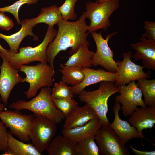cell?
<instances>
[{
	"instance_id": "cell-1",
	"label": "cell",
	"mask_w": 155,
	"mask_h": 155,
	"mask_svg": "<svg viewBox=\"0 0 155 155\" xmlns=\"http://www.w3.org/2000/svg\"><path fill=\"white\" fill-rule=\"evenodd\" d=\"M86 18L82 13L77 20L70 22L62 19L57 24L58 29L53 40L48 45L46 50L47 62L54 68L55 59L61 51L71 48L69 55L76 53L80 46L89 45L87 38L88 31Z\"/></svg>"
},
{
	"instance_id": "cell-2",
	"label": "cell",
	"mask_w": 155,
	"mask_h": 155,
	"mask_svg": "<svg viewBox=\"0 0 155 155\" xmlns=\"http://www.w3.org/2000/svg\"><path fill=\"white\" fill-rule=\"evenodd\" d=\"M51 89L49 87H43L38 94L30 100H19L11 104L9 108L19 111L30 110L35 114L44 117L58 124L65 117L55 106L52 99Z\"/></svg>"
},
{
	"instance_id": "cell-3",
	"label": "cell",
	"mask_w": 155,
	"mask_h": 155,
	"mask_svg": "<svg viewBox=\"0 0 155 155\" xmlns=\"http://www.w3.org/2000/svg\"><path fill=\"white\" fill-rule=\"evenodd\" d=\"M99 83L98 89L92 91L84 90L78 95V98L95 111L102 125L109 126L110 123L107 117L108 100L111 96L119 92V90L114 82L102 81Z\"/></svg>"
},
{
	"instance_id": "cell-4",
	"label": "cell",
	"mask_w": 155,
	"mask_h": 155,
	"mask_svg": "<svg viewBox=\"0 0 155 155\" xmlns=\"http://www.w3.org/2000/svg\"><path fill=\"white\" fill-rule=\"evenodd\" d=\"M18 69L26 75L24 82L29 84L28 90L24 92L28 99L35 96L40 88L53 86L55 69L47 63L40 62L34 66L22 65Z\"/></svg>"
},
{
	"instance_id": "cell-5",
	"label": "cell",
	"mask_w": 155,
	"mask_h": 155,
	"mask_svg": "<svg viewBox=\"0 0 155 155\" xmlns=\"http://www.w3.org/2000/svg\"><path fill=\"white\" fill-rule=\"evenodd\" d=\"M119 0H103L99 2L86 3V11L83 13L90 20L89 33L102 29L106 31L110 26L109 18L120 7Z\"/></svg>"
},
{
	"instance_id": "cell-6",
	"label": "cell",
	"mask_w": 155,
	"mask_h": 155,
	"mask_svg": "<svg viewBox=\"0 0 155 155\" xmlns=\"http://www.w3.org/2000/svg\"><path fill=\"white\" fill-rule=\"evenodd\" d=\"M57 32L53 27L48 26L44 39L40 44L33 47L30 46L21 47L17 53H12L7 60L17 69L21 65L34 61L47 63L46 50L49 44L54 39Z\"/></svg>"
},
{
	"instance_id": "cell-7",
	"label": "cell",
	"mask_w": 155,
	"mask_h": 155,
	"mask_svg": "<svg viewBox=\"0 0 155 155\" xmlns=\"http://www.w3.org/2000/svg\"><path fill=\"white\" fill-rule=\"evenodd\" d=\"M34 115L24 114L19 111L6 110L0 112V118L11 135L19 140L26 142L30 140V135Z\"/></svg>"
},
{
	"instance_id": "cell-8",
	"label": "cell",
	"mask_w": 155,
	"mask_h": 155,
	"mask_svg": "<svg viewBox=\"0 0 155 155\" xmlns=\"http://www.w3.org/2000/svg\"><path fill=\"white\" fill-rule=\"evenodd\" d=\"M34 119L30 133L31 144L41 154L46 150L55 136L56 124L48 118L34 114Z\"/></svg>"
},
{
	"instance_id": "cell-9",
	"label": "cell",
	"mask_w": 155,
	"mask_h": 155,
	"mask_svg": "<svg viewBox=\"0 0 155 155\" xmlns=\"http://www.w3.org/2000/svg\"><path fill=\"white\" fill-rule=\"evenodd\" d=\"M100 155H129L125 144L109 126L102 125L95 136Z\"/></svg>"
},
{
	"instance_id": "cell-10",
	"label": "cell",
	"mask_w": 155,
	"mask_h": 155,
	"mask_svg": "<svg viewBox=\"0 0 155 155\" xmlns=\"http://www.w3.org/2000/svg\"><path fill=\"white\" fill-rule=\"evenodd\" d=\"M117 33H108L105 38L103 37L101 32H93L90 33L96 47V51L94 53L92 58V65L94 67L100 65L108 71L116 72L117 65L113 59V52L109 46L108 41Z\"/></svg>"
},
{
	"instance_id": "cell-11",
	"label": "cell",
	"mask_w": 155,
	"mask_h": 155,
	"mask_svg": "<svg viewBox=\"0 0 155 155\" xmlns=\"http://www.w3.org/2000/svg\"><path fill=\"white\" fill-rule=\"evenodd\" d=\"M123 56L122 61L117 60L116 62L117 65L115 82L116 85H125L132 81L150 78L151 71L144 72V66L137 65L131 61L133 57L131 52L123 53Z\"/></svg>"
},
{
	"instance_id": "cell-12",
	"label": "cell",
	"mask_w": 155,
	"mask_h": 155,
	"mask_svg": "<svg viewBox=\"0 0 155 155\" xmlns=\"http://www.w3.org/2000/svg\"><path fill=\"white\" fill-rule=\"evenodd\" d=\"M127 85L118 86L120 94L116 96L115 101L122 104L123 115L125 117L130 116L138 108V106H146L142 98V94L135 81L128 83Z\"/></svg>"
},
{
	"instance_id": "cell-13",
	"label": "cell",
	"mask_w": 155,
	"mask_h": 155,
	"mask_svg": "<svg viewBox=\"0 0 155 155\" xmlns=\"http://www.w3.org/2000/svg\"><path fill=\"white\" fill-rule=\"evenodd\" d=\"M3 63L0 66V95L4 104L7 106L12 90L20 82H23L24 78L19 74V71L14 68L6 59L1 57Z\"/></svg>"
},
{
	"instance_id": "cell-14",
	"label": "cell",
	"mask_w": 155,
	"mask_h": 155,
	"mask_svg": "<svg viewBox=\"0 0 155 155\" xmlns=\"http://www.w3.org/2000/svg\"><path fill=\"white\" fill-rule=\"evenodd\" d=\"M113 107V111L115 115L112 123L109 126L115 134L121 139L125 144L133 138H145L143 135L141 134L134 127L127 121L121 119L119 112L121 109L120 103L115 101Z\"/></svg>"
},
{
	"instance_id": "cell-15",
	"label": "cell",
	"mask_w": 155,
	"mask_h": 155,
	"mask_svg": "<svg viewBox=\"0 0 155 155\" xmlns=\"http://www.w3.org/2000/svg\"><path fill=\"white\" fill-rule=\"evenodd\" d=\"M140 41L131 44V47L135 51L134 58L136 61L142 60L143 66L148 70H155V41L142 37Z\"/></svg>"
},
{
	"instance_id": "cell-16",
	"label": "cell",
	"mask_w": 155,
	"mask_h": 155,
	"mask_svg": "<svg viewBox=\"0 0 155 155\" xmlns=\"http://www.w3.org/2000/svg\"><path fill=\"white\" fill-rule=\"evenodd\" d=\"M85 77L83 81L79 84L73 86V91L75 95H78L86 87L102 81L115 82V73L104 71L101 69L95 70L88 67L82 68Z\"/></svg>"
},
{
	"instance_id": "cell-17",
	"label": "cell",
	"mask_w": 155,
	"mask_h": 155,
	"mask_svg": "<svg viewBox=\"0 0 155 155\" xmlns=\"http://www.w3.org/2000/svg\"><path fill=\"white\" fill-rule=\"evenodd\" d=\"M102 126L99 118L90 121L85 125L71 128H63L62 133L64 135L77 143L92 136H95Z\"/></svg>"
},
{
	"instance_id": "cell-18",
	"label": "cell",
	"mask_w": 155,
	"mask_h": 155,
	"mask_svg": "<svg viewBox=\"0 0 155 155\" xmlns=\"http://www.w3.org/2000/svg\"><path fill=\"white\" fill-rule=\"evenodd\" d=\"M129 122L143 135L142 130L152 128L155 123V106L141 107L135 110L130 115Z\"/></svg>"
},
{
	"instance_id": "cell-19",
	"label": "cell",
	"mask_w": 155,
	"mask_h": 155,
	"mask_svg": "<svg viewBox=\"0 0 155 155\" xmlns=\"http://www.w3.org/2000/svg\"><path fill=\"white\" fill-rule=\"evenodd\" d=\"M63 128L71 129L82 126L90 121L99 118L95 111L87 104L78 106L65 117Z\"/></svg>"
},
{
	"instance_id": "cell-20",
	"label": "cell",
	"mask_w": 155,
	"mask_h": 155,
	"mask_svg": "<svg viewBox=\"0 0 155 155\" xmlns=\"http://www.w3.org/2000/svg\"><path fill=\"white\" fill-rule=\"evenodd\" d=\"M77 143L64 135H58L52 139L46 150L49 155H75Z\"/></svg>"
},
{
	"instance_id": "cell-21",
	"label": "cell",
	"mask_w": 155,
	"mask_h": 155,
	"mask_svg": "<svg viewBox=\"0 0 155 155\" xmlns=\"http://www.w3.org/2000/svg\"><path fill=\"white\" fill-rule=\"evenodd\" d=\"M62 19L58 7L55 5L47 7H43L38 16L30 19H25L24 20L32 27L40 23H44L49 26H53Z\"/></svg>"
},
{
	"instance_id": "cell-22",
	"label": "cell",
	"mask_w": 155,
	"mask_h": 155,
	"mask_svg": "<svg viewBox=\"0 0 155 155\" xmlns=\"http://www.w3.org/2000/svg\"><path fill=\"white\" fill-rule=\"evenodd\" d=\"M3 155H41L31 143L18 140L9 132L7 145Z\"/></svg>"
},
{
	"instance_id": "cell-23",
	"label": "cell",
	"mask_w": 155,
	"mask_h": 155,
	"mask_svg": "<svg viewBox=\"0 0 155 155\" xmlns=\"http://www.w3.org/2000/svg\"><path fill=\"white\" fill-rule=\"evenodd\" d=\"M21 27L18 32L10 35H6L0 33V38L4 40L8 44L10 50L14 53H17L18 52L20 44L23 39L26 36H33L35 40L38 38L32 32V28L24 20L21 22Z\"/></svg>"
},
{
	"instance_id": "cell-24",
	"label": "cell",
	"mask_w": 155,
	"mask_h": 155,
	"mask_svg": "<svg viewBox=\"0 0 155 155\" xmlns=\"http://www.w3.org/2000/svg\"><path fill=\"white\" fill-rule=\"evenodd\" d=\"M89 45H81L77 51L71 55L64 65L71 67L90 68L92 66V58L94 52L89 49Z\"/></svg>"
},
{
	"instance_id": "cell-25",
	"label": "cell",
	"mask_w": 155,
	"mask_h": 155,
	"mask_svg": "<svg viewBox=\"0 0 155 155\" xmlns=\"http://www.w3.org/2000/svg\"><path fill=\"white\" fill-rule=\"evenodd\" d=\"M59 70L62 74V81L67 84L75 86L81 83L84 80L85 75L80 67H71L61 63Z\"/></svg>"
},
{
	"instance_id": "cell-26",
	"label": "cell",
	"mask_w": 155,
	"mask_h": 155,
	"mask_svg": "<svg viewBox=\"0 0 155 155\" xmlns=\"http://www.w3.org/2000/svg\"><path fill=\"white\" fill-rule=\"evenodd\" d=\"M137 84L144 97L145 105L155 106V79H141Z\"/></svg>"
},
{
	"instance_id": "cell-27",
	"label": "cell",
	"mask_w": 155,
	"mask_h": 155,
	"mask_svg": "<svg viewBox=\"0 0 155 155\" xmlns=\"http://www.w3.org/2000/svg\"><path fill=\"white\" fill-rule=\"evenodd\" d=\"M95 136H90L76 144L75 155H99V150L95 142Z\"/></svg>"
},
{
	"instance_id": "cell-28",
	"label": "cell",
	"mask_w": 155,
	"mask_h": 155,
	"mask_svg": "<svg viewBox=\"0 0 155 155\" xmlns=\"http://www.w3.org/2000/svg\"><path fill=\"white\" fill-rule=\"evenodd\" d=\"M71 86L61 80L55 83L51 89V97L57 98H73L74 97Z\"/></svg>"
},
{
	"instance_id": "cell-29",
	"label": "cell",
	"mask_w": 155,
	"mask_h": 155,
	"mask_svg": "<svg viewBox=\"0 0 155 155\" xmlns=\"http://www.w3.org/2000/svg\"><path fill=\"white\" fill-rule=\"evenodd\" d=\"M52 99L55 107L61 111L65 117L78 106V103L73 98L57 99L52 97Z\"/></svg>"
},
{
	"instance_id": "cell-30",
	"label": "cell",
	"mask_w": 155,
	"mask_h": 155,
	"mask_svg": "<svg viewBox=\"0 0 155 155\" xmlns=\"http://www.w3.org/2000/svg\"><path fill=\"white\" fill-rule=\"evenodd\" d=\"M78 0H65L63 3L58 7L62 19L68 21L74 20L77 18V14L75 12V8Z\"/></svg>"
},
{
	"instance_id": "cell-31",
	"label": "cell",
	"mask_w": 155,
	"mask_h": 155,
	"mask_svg": "<svg viewBox=\"0 0 155 155\" xmlns=\"http://www.w3.org/2000/svg\"><path fill=\"white\" fill-rule=\"evenodd\" d=\"M38 1V0H19L10 5L0 8V11L11 13L16 20L18 24H20L21 22L19 18L18 12L20 7L24 4H34L36 3Z\"/></svg>"
},
{
	"instance_id": "cell-32",
	"label": "cell",
	"mask_w": 155,
	"mask_h": 155,
	"mask_svg": "<svg viewBox=\"0 0 155 155\" xmlns=\"http://www.w3.org/2000/svg\"><path fill=\"white\" fill-rule=\"evenodd\" d=\"M145 33L142 37L155 41V22L147 20L144 22Z\"/></svg>"
},
{
	"instance_id": "cell-33",
	"label": "cell",
	"mask_w": 155,
	"mask_h": 155,
	"mask_svg": "<svg viewBox=\"0 0 155 155\" xmlns=\"http://www.w3.org/2000/svg\"><path fill=\"white\" fill-rule=\"evenodd\" d=\"M3 122L0 120V152H4L7 144L8 132Z\"/></svg>"
},
{
	"instance_id": "cell-34",
	"label": "cell",
	"mask_w": 155,
	"mask_h": 155,
	"mask_svg": "<svg viewBox=\"0 0 155 155\" xmlns=\"http://www.w3.org/2000/svg\"><path fill=\"white\" fill-rule=\"evenodd\" d=\"M14 25L12 20L6 16L3 12L0 11V28L9 30Z\"/></svg>"
},
{
	"instance_id": "cell-35",
	"label": "cell",
	"mask_w": 155,
	"mask_h": 155,
	"mask_svg": "<svg viewBox=\"0 0 155 155\" xmlns=\"http://www.w3.org/2000/svg\"><path fill=\"white\" fill-rule=\"evenodd\" d=\"M133 152L137 155H155V151H146L139 150L135 149L132 145H131L129 147Z\"/></svg>"
},
{
	"instance_id": "cell-36",
	"label": "cell",
	"mask_w": 155,
	"mask_h": 155,
	"mask_svg": "<svg viewBox=\"0 0 155 155\" xmlns=\"http://www.w3.org/2000/svg\"><path fill=\"white\" fill-rule=\"evenodd\" d=\"M11 52L10 50H7L3 47L0 44V56L6 57Z\"/></svg>"
},
{
	"instance_id": "cell-37",
	"label": "cell",
	"mask_w": 155,
	"mask_h": 155,
	"mask_svg": "<svg viewBox=\"0 0 155 155\" xmlns=\"http://www.w3.org/2000/svg\"><path fill=\"white\" fill-rule=\"evenodd\" d=\"M5 105L4 104L0 102V112L1 111L4 110L5 108Z\"/></svg>"
},
{
	"instance_id": "cell-38",
	"label": "cell",
	"mask_w": 155,
	"mask_h": 155,
	"mask_svg": "<svg viewBox=\"0 0 155 155\" xmlns=\"http://www.w3.org/2000/svg\"><path fill=\"white\" fill-rule=\"evenodd\" d=\"M102 0H96V2H100V1H102Z\"/></svg>"
},
{
	"instance_id": "cell-39",
	"label": "cell",
	"mask_w": 155,
	"mask_h": 155,
	"mask_svg": "<svg viewBox=\"0 0 155 155\" xmlns=\"http://www.w3.org/2000/svg\"><path fill=\"white\" fill-rule=\"evenodd\" d=\"M1 98H0V101H1Z\"/></svg>"
}]
</instances>
